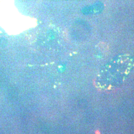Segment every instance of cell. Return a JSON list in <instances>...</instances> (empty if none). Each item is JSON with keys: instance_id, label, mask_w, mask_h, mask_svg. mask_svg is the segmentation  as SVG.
I'll return each mask as SVG.
<instances>
[{"instance_id": "cell-1", "label": "cell", "mask_w": 134, "mask_h": 134, "mask_svg": "<svg viewBox=\"0 0 134 134\" xmlns=\"http://www.w3.org/2000/svg\"><path fill=\"white\" fill-rule=\"evenodd\" d=\"M134 68V57L123 55L113 59L103 67L98 78L102 88H114L121 83Z\"/></svg>"}]
</instances>
